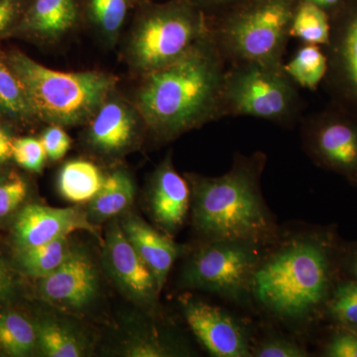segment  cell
Segmentation results:
<instances>
[{
  "label": "cell",
  "instance_id": "1",
  "mask_svg": "<svg viewBox=\"0 0 357 357\" xmlns=\"http://www.w3.org/2000/svg\"><path fill=\"white\" fill-rule=\"evenodd\" d=\"M344 243L332 227L281 237L263 252L251 283V298L270 316L291 325L325 318L340 273Z\"/></svg>",
  "mask_w": 357,
  "mask_h": 357
},
{
  "label": "cell",
  "instance_id": "2",
  "mask_svg": "<svg viewBox=\"0 0 357 357\" xmlns=\"http://www.w3.org/2000/svg\"><path fill=\"white\" fill-rule=\"evenodd\" d=\"M227 67L211 32L176 62L141 77L134 105L147 130L170 141L222 119Z\"/></svg>",
  "mask_w": 357,
  "mask_h": 357
},
{
  "label": "cell",
  "instance_id": "3",
  "mask_svg": "<svg viewBox=\"0 0 357 357\" xmlns=\"http://www.w3.org/2000/svg\"><path fill=\"white\" fill-rule=\"evenodd\" d=\"M265 164L262 152L238 154L229 172L218 177L185 174L192 225L202 241H244L267 248L278 239V225L260 185Z\"/></svg>",
  "mask_w": 357,
  "mask_h": 357
},
{
  "label": "cell",
  "instance_id": "4",
  "mask_svg": "<svg viewBox=\"0 0 357 357\" xmlns=\"http://www.w3.org/2000/svg\"><path fill=\"white\" fill-rule=\"evenodd\" d=\"M7 64L20 79L34 117L62 128L91 121L117 84L109 73L60 72L20 52H13Z\"/></svg>",
  "mask_w": 357,
  "mask_h": 357
},
{
  "label": "cell",
  "instance_id": "5",
  "mask_svg": "<svg viewBox=\"0 0 357 357\" xmlns=\"http://www.w3.org/2000/svg\"><path fill=\"white\" fill-rule=\"evenodd\" d=\"M299 0H243L210 20L211 36L227 65L259 63L283 67Z\"/></svg>",
  "mask_w": 357,
  "mask_h": 357
},
{
  "label": "cell",
  "instance_id": "6",
  "mask_svg": "<svg viewBox=\"0 0 357 357\" xmlns=\"http://www.w3.org/2000/svg\"><path fill=\"white\" fill-rule=\"evenodd\" d=\"M210 33V20L194 0L150 4L136 21L126 58L143 77L176 62Z\"/></svg>",
  "mask_w": 357,
  "mask_h": 357
},
{
  "label": "cell",
  "instance_id": "7",
  "mask_svg": "<svg viewBox=\"0 0 357 357\" xmlns=\"http://www.w3.org/2000/svg\"><path fill=\"white\" fill-rule=\"evenodd\" d=\"M302 98L283 67L259 63L229 65L222 88L225 116H248L289 126L299 119Z\"/></svg>",
  "mask_w": 357,
  "mask_h": 357
},
{
  "label": "cell",
  "instance_id": "8",
  "mask_svg": "<svg viewBox=\"0 0 357 357\" xmlns=\"http://www.w3.org/2000/svg\"><path fill=\"white\" fill-rule=\"evenodd\" d=\"M264 248L244 241H202L185 263L181 284L231 302H246Z\"/></svg>",
  "mask_w": 357,
  "mask_h": 357
},
{
  "label": "cell",
  "instance_id": "9",
  "mask_svg": "<svg viewBox=\"0 0 357 357\" xmlns=\"http://www.w3.org/2000/svg\"><path fill=\"white\" fill-rule=\"evenodd\" d=\"M303 148L317 166L357 185V116L331 103L305 117Z\"/></svg>",
  "mask_w": 357,
  "mask_h": 357
},
{
  "label": "cell",
  "instance_id": "10",
  "mask_svg": "<svg viewBox=\"0 0 357 357\" xmlns=\"http://www.w3.org/2000/svg\"><path fill=\"white\" fill-rule=\"evenodd\" d=\"M324 50L326 93L333 105L357 116V0H349L332 16L330 42Z\"/></svg>",
  "mask_w": 357,
  "mask_h": 357
},
{
  "label": "cell",
  "instance_id": "11",
  "mask_svg": "<svg viewBox=\"0 0 357 357\" xmlns=\"http://www.w3.org/2000/svg\"><path fill=\"white\" fill-rule=\"evenodd\" d=\"M102 262L112 280L128 299L143 309L157 307L160 290L153 274L115 218L105 232Z\"/></svg>",
  "mask_w": 357,
  "mask_h": 357
},
{
  "label": "cell",
  "instance_id": "12",
  "mask_svg": "<svg viewBox=\"0 0 357 357\" xmlns=\"http://www.w3.org/2000/svg\"><path fill=\"white\" fill-rule=\"evenodd\" d=\"M181 307L188 326L211 356H252L248 331L229 312L195 299L183 301Z\"/></svg>",
  "mask_w": 357,
  "mask_h": 357
},
{
  "label": "cell",
  "instance_id": "13",
  "mask_svg": "<svg viewBox=\"0 0 357 357\" xmlns=\"http://www.w3.org/2000/svg\"><path fill=\"white\" fill-rule=\"evenodd\" d=\"M114 91L88 122L89 146L102 156L126 153L137 144L143 128H146L135 105L115 95Z\"/></svg>",
  "mask_w": 357,
  "mask_h": 357
},
{
  "label": "cell",
  "instance_id": "14",
  "mask_svg": "<svg viewBox=\"0 0 357 357\" xmlns=\"http://www.w3.org/2000/svg\"><path fill=\"white\" fill-rule=\"evenodd\" d=\"M98 272L86 250L75 248L57 270L39 279L45 301L64 310L79 311L89 306L98 293Z\"/></svg>",
  "mask_w": 357,
  "mask_h": 357
},
{
  "label": "cell",
  "instance_id": "15",
  "mask_svg": "<svg viewBox=\"0 0 357 357\" xmlns=\"http://www.w3.org/2000/svg\"><path fill=\"white\" fill-rule=\"evenodd\" d=\"M79 230L98 236L96 225L89 220L86 210L77 206L52 208L28 204L18 213L14 223V236L20 250L70 236Z\"/></svg>",
  "mask_w": 357,
  "mask_h": 357
},
{
  "label": "cell",
  "instance_id": "16",
  "mask_svg": "<svg viewBox=\"0 0 357 357\" xmlns=\"http://www.w3.org/2000/svg\"><path fill=\"white\" fill-rule=\"evenodd\" d=\"M189 182L176 170L170 154L150 178L148 206L154 222L164 234L173 236L184 225L191 208Z\"/></svg>",
  "mask_w": 357,
  "mask_h": 357
},
{
  "label": "cell",
  "instance_id": "17",
  "mask_svg": "<svg viewBox=\"0 0 357 357\" xmlns=\"http://www.w3.org/2000/svg\"><path fill=\"white\" fill-rule=\"evenodd\" d=\"M121 217L119 223L124 234L153 274L161 292L174 263L185 252V246L178 245L170 236L158 231L134 213L126 211Z\"/></svg>",
  "mask_w": 357,
  "mask_h": 357
},
{
  "label": "cell",
  "instance_id": "18",
  "mask_svg": "<svg viewBox=\"0 0 357 357\" xmlns=\"http://www.w3.org/2000/svg\"><path fill=\"white\" fill-rule=\"evenodd\" d=\"M79 17V0H33L22 15L20 30L54 43L74 29Z\"/></svg>",
  "mask_w": 357,
  "mask_h": 357
},
{
  "label": "cell",
  "instance_id": "19",
  "mask_svg": "<svg viewBox=\"0 0 357 357\" xmlns=\"http://www.w3.org/2000/svg\"><path fill=\"white\" fill-rule=\"evenodd\" d=\"M135 192L133 178L126 169L112 171L105 176L100 192L88 204L89 220L98 225L123 215L132 204Z\"/></svg>",
  "mask_w": 357,
  "mask_h": 357
},
{
  "label": "cell",
  "instance_id": "20",
  "mask_svg": "<svg viewBox=\"0 0 357 357\" xmlns=\"http://www.w3.org/2000/svg\"><path fill=\"white\" fill-rule=\"evenodd\" d=\"M105 178L100 168L91 162L72 160L59 173V192L70 203L89 204L100 192Z\"/></svg>",
  "mask_w": 357,
  "mask_h": 357
},
{
  "label": "cell",
  "instance_id": "21",
  "mask_svg": "<svg viewBox=\"0 0 357 357\" xmlns=\"http://www.w3.org/2000/svg\"><path fill=\"white\" fill-rule=\"evenodd\" d=\"M38 347L49 357H82L88 342L79 331L62 319L45 318L36 325Z\"/></svg>",
  "mask_w": 357,
  "mask_h": 357
},
{
  "label": "cell",
  "instance_id": "22",
  "mask_svg": "<svg viewBox=\"0 0 357 357\" xmlns=\"http://www.w3.org/2000/svg\"><path fill=\"white\" fill-rule=\"evenodd\" d=\"M283 69L298 88L317 91L325 79L328 58L323 47L303 44L293 57L284 63Z\"/></svg>",
  "mask_w": 357,
  "mask_h": 357
},
{
  "label": "cell",
  "instance_id": "23",
  "mask_svg": "<svg viewBox=\"0 0 357 357\" xmlns=\"http://www.w3.org/2000/svg\"><path fill=\"white\" fill-rule=\"evenodd\" d=\"M332 31V18L325 10L299 0L292 23H291V38L300 40L303 44H314L325 48L330 42Z\"/></svg>",
  "mask_w": 357,
  "mask_h": 357
},
{
  "label": "cell",
  "instance_id": "24",
  "mask_svg": "<svg viewBox=\"0 0 357 357\" xmlns=\"http://www.w3.org/2000/svg\"><path fill=\"white\" fill-rule=\"evenodd\" d=\"M37 347L36 325L17 312H0V351L6 356H26Z\"/></svg>",
  "mask_w": 357,
  "mask_h": 357
},
{
  "label": "cell",
  "instance_id": "25",
  "mask_svg": "<svg viewBox=\"0 0 357 357\" xmlns=\"http://www.w3.org/2000/svg\"><path fill=\"white\" fill-rule=\"evenodd\" d=\"M75 248L67 236L36 248L20 250V266L29 276L44 278L57 270L70 257Z\"/></svg>",
  "mask_w": 357,
  "mask_h": 357
},
{
  "label": "cell",
  "instance_id": "26",
  "mask_svg": "<svg viewBox=\"0 0 357 357\" xmlns=\"http://www.w3.org/2000/svg\"><path fill=\"white\" fill-rule=\"evenodd\" d=\"M325 318L335 326L357 325V279L342 277L337 281L326 303Z\"/></svg>",
  "mask_w": 357,
  "mask_h": 357
},
{
  "label": "cell",
  "instance_id": "27",
  "mask_svg": "<svg viewBox=\"0 0 357 357\" xmlns=\"http://www.w3.org/2000/svg\"><path fill=\"white\" fill-rule=\"evenodd\" d=\"M0 112L17 119L34 117L24 89L15 73L0 59Z\"/></svg>",
  "mask_w": 357,
  "mask_h": 357
},
{
  "label": "cell",
  "instance_id": "28",
  "mask_svg": "<svg viewBox=\"0 0 357 357\" xmlns=\"http://www.w3.org/2000/svg\"><path fill=\"white\" fill-rule=\"evenodd\" d=\"M129 4V0H88L89 17L107 41L112 43L119 36Z\"/></svg>",
  "mask_w": 357,
  "mask_h": 357
},
{
  "label": "cell",
  "instance_id": "29",
  "mask_svg": "<svg viewBox=\"0 0 357 357\" xmlns=\"http://www.w3.org/2000/svg\"><path fill=\"white\" fill-rule=\"evenodd\" d=\"M124 356L129 357H169L183 356L184 351L158 333L136 335L124 345Z\"/></svg>",
  "mask_w": 357,
  "mask_h": 357
},
{
  "label": "cell",
  "instance_id": "30",
  "mask_svg": "<svg viewBox=\"0 0 357 357\" xmlns=\"http://www.w3.org/2000/svg\"><path fill=\"white\" fill-rule=\"evenodd\" d=\"M255 357H307L310 356L304 345L282 335H270L251 349Z\"/></svg>",
  "mask_w": 357,
  "mask_h": 357
},
{
  "label": "cell",
  "instance_id": "31",
  "mask_svg": "<svg viewBox=\"0 0 357 357\" xmlns=\"http://www.w3.org/2000/svg\"><path fill=\"white\" fill-rule=\"evenodd\" d=\"M13 158L23 169L39 173L43 169L47 154L41 140L23 137L14 140Z\"/></svg>",
  "mask_w": 357,
  "mask_h": 357
},
{
  "label": "cell",
  "instance_id": "32",
  "mask_svg": "<svg viewBox=\"0 0 357 357\" xmlns=\"http://www.w3.org/2000/svg\"><path fill=\"white\" fill-rule=\"evenodd\" d=\"M27 184L20 176L11 174L0 180V218L17 210L27 197Z\"/></svg>",
  "mask_w": 357,
  "mask_h": 357
},
{
  "label": "cell",
  "instance_id": "33",
  "mask_svg": "<svg viewBox=\"0 0 357 357\" xmlns=\"http://www.w3.org/2000/svg\"><path fill=\"white\" fill-rule=\"evenodd\" d=\"M321 356L357 357V335L349 328L335 326V331L321 347Z\"/></svg>",
  "mask_w": 357,
  "mask_h": 357
},
{
  "label": "cell",
  "instance_id": "34",
  "mask_svg": "<svg viewBox=\"0 0 357 357\" xmlns=\"http://www.w3.org/2000/svg\"><path fill=\"white\" fill-rule=\"evenodd\" d=\"M47 158L52 161H58L67 154L70 148V138L62 126L50 124L45 129L41 138Z\"/></svg>",
  "mask_w": 357,
  "mask_h": 357
},
{
  "label": "cell",
  "instance_id": "35",
  "mask_svg": "<svg viewBox=\"0 0 357 357\" xmlns=\"http://www.w3.org/2000/svg\"><path fill=\"white\" fill-rule=\"evenodd\" d=\"M24 0H0V34L20 17Z\"/></svg>",
  "mask_w": 357,
  "mask_h": 357
},
{
  "label": "cell",
  "instance_id": "36",
  "mask_svg": "<svg viewBox=\"0 0 357 357\" xmlns=\"http://www.w3.org/2000/svg\"><path fill=\"white\" fill-rule=\"evenodd\" d=\"M340 273L342 277L357 279V241L342 245Z\"/></svg>",
  "mask_w": 357,
  "mask_h": 357
},
{
  "label": "cell",
  "instance_id": "37",
  "mask_svg": "<svg viewBox=\"0 0 357 357\" xmlns=\"http://www.w3.org/2000/svg\"><path fill=\"white\" fill-rule=\"evenodd\" d=\"M13 138L8 132L0 126V164L6 163L13 156Z\"/></svg>",
  "mask_w": 357,
  "mask_h": 357
},
{
  "label": "cell",
  "instance_id": "38",
  "mask_svg": "<svg viewBox=\"0 0 357 357\" xmlns=\"http://www.w3.org/2000/svg\"><path fill=\"white\" fill-rule=\"evenodd\" d=\"M303 1L310 2L319 8L325 10L326 13L330 14L331 18L338 13L347 3L349 0H303Z\"/></svg>",
  "mask_w": 357,
  "mask_h": 357
},
{
  "label": "cell",
  "instance_id": "39",
  "mask_svg": "<svg viewBox=\"0 0 357 357\" xmlns=\"http://www.w3.org/2000/svg\"><path fill=\"white\" fill-rule=\"evenodd\" d=\"M199 6L217 7V8L225 9L227 7L234 6L243 0H194Z\"/></svg>",
  "mask_w": 357,
  "mask_h": 357
},
{
  "label": "cell",
  "instance_id": "40",
  "mask_svg": "<svg viewBox=\"0 0 357 357\" xmlns=\"http://www.w3.org/2000/svg\"><path fill=\"white\" fill-rule=\"evenodd\" d=\"M7 284V279L6 272H4L3 268L0 266V292L3 290Z\"/></svg>",
  "mask_w": 357,
  "mask_h": 357
},
{
  "label": "cell",
  "instance_id": "41",
  "mask_svg": "<svg viewBox=\"0 0 357 357\" xmlns=\"http://www.w3.org/2000/svg\"><path fill=\"white\" fill-rule=\"evenodd\" d=\"M342 328H349V331H351L352 333H354L356 335H357V325L351 326H342Z\"/></svg>",
  "mask_w": 357,
  "mask_h": 357
},
{
  "label": "cell",
  "instance_id": "42",
  "mask_svg": "<svg viewBox=\"0 0 357 357\" xmlns=\"http://www.w3.org/2000/svg\"><path fill=\"white\" fill-rule=\"evenodd\" d=\"M129 1H130L131 4H134V3H139V2H142L143 0H129Z\"/></svg>",
  "mask_w": 357,
  "mask_h": 357
}]
</instances>
